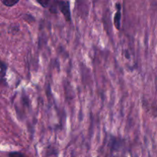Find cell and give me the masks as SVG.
<instances>
[{"instance_id": "cell-1", "label": "cell", "mask_w": 157, "mask_h": 157, "mask_svg": "<svg viewBox=\"0 0 157 157\" xmlns=\"http://www.w3.org/2000/svg\"><path fill=\"white\" fill-rule=\"evenodd\" d=\"M49 12L52 14H57L61 12L66 21H72V15L70 11V3L69 1L63 0H53L49 7Z\"/></svg>"}, {"instance_id": "cell-2", "label": "cell", "mask_w": 157, "mask_h": 157, "mask_svg": "<svg viewBox=\"0 0 157 157\" xmlns=\"http://www.w3.org/2000/svg\"><path fill=\"white\" fill-rule=\"evenodd\" d=\"M115 8L117 9V12H115V15H114V25L116 28L117 30H120V27H121V5L120 3H116L115 5Z\"/></svg>"}, {"instance_id": "cell-3", "label": "cell", "mask_w": 157, "mask_h": 157, "mask_svg": "<svg viewBox=\"0 0 157 157\" xmlns=\"http://www.w3.org/2000/svg\"><path fill=\"white\" fill-rule=\"evenodd\" d=\"M0 68H1V71H0V79H4L5 76H6V70H7V66L4 62L0 61Z\"/></svg>"}, {"instance_id": "cell-4", "label": "cell", "mask_w": 157, "mask_h": 157, "mask_svg": "<svg viewBox=\"0 0 157 157\" xmlns=\"http://www.w3.org/2000/svg\"><path fill=\"white\" fill-rule=\"evenodd\" d=\"M52 1H53V0H36L37 2H38L42 7L45 8V9H49V6L51 5Z\"/></svg>"}, {"instance_id": "cell-5", "label": "cell", "mask_w": 157, "mask_h": 157, "mask_svg": "<svg viewBox=\"0 0 157 157\" xmlns=\"http://www.w3.org/2000/svg\"><path fill=\"white\" fill-rule=\"evenodd\" d=\"M1 1L2 2V4L5 5L6 6L12 7V6H14L15 5H16L19 0H1Z\"/></svg>"}, {"instance_id": "cell-6", "label": "cell", "mask_w": 157, "mask_h": 157, "mask_svg": "<svg viewBox=\"0 0 157 157\" xmlns=\"http://www.w3.org/2000/svg\"><path fill=\"white\" fill-rule=\"evenodd\" d=\"M9 157H25L24 154L19 152H12L9 154Z\"/></svg>"}, {"instance_id": "cell-7", "label": "cell", "mask_w": 157, "mask_h": 157, "mask_svg": "<svg viewBox=\"0 0 157 157\" xmlns=\"http://www.w3.org/2000/svg\"><path fill=\"white\" fill-rule=\"evenodd\" d=\"M125 56H126V58H128V59H129V58H130V55H129V52H128L127 50L125 51Z\"/></svg>"}]
</instances>
